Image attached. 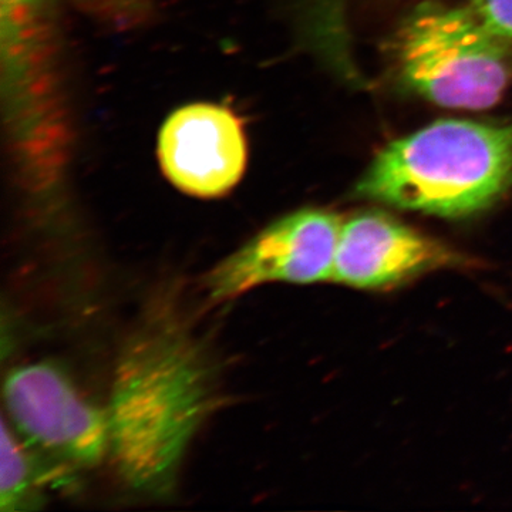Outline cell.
<instances>
[{"instance_id": "cell-1", "label": "cell", "mask_w": 512, "mask_h": 512, "mask_svg": "<svg viewBox=\"0 0 512 512\" xmlns=\"http://www.w3.org/2000/svg\"><path fill=\"white\" fill-rule=\"evenodd\" d=\"M204 355L181 330L156 326L126 346L109 406V454L133 490L163 494L212 403Z\"/></svg>"}, {"instance_id": "cell-2", "label": "cell", "mask_w": 512, "mask_h": 512, "mask_svg": "<svg viewBox=\"0 0 512 512\" xmlns=\"http://www.w3.org/2000/svg\"><path fill=\"white\" fill-rule=\"evenodd\" d=\"M512 187V123L440 120L390 141L357 180L355 197L461 218Z\"/></svg>"}, {"instance_id": "cell-3", "label": "cell", "mask_w": 512, "mask_h": 512, "mask_svg": "<svg viewBox=\"0 0 512 512\" xmlns=\"http://www.w3.org/2000/svg\"><path fill=\"white\" fill-rule=\"evenodd\" d=\"M53 0H0V92L6 147L35 194L62 187L72 124L60 70Z\"/></svg>"}, {"instance_id": "cell-4", "label": "cell", "mask_w": 512, "mask_h": 512, "mask_svg": "<svg viewBox=\"0 0 512 512\" xmlns=\"http://www.w3.org/2000/svg\"><path fill=\"white\" fill-rule=\"evenodd\" d=\"M512 43L463 5L423 3L394 30L389 56L400 82L453 110H487L511 82Z\"/></svg>"}, {"instance_id": "cell-5", "label": "cell", "mask_w": 512, "mask_h": 512, "mask_svg": "<svg viewBox=\"0 0 512 512\" xmlns=\"http://www.w3.org/2000/svg\"><path fill=\"white\" fill-rule=\"evenodd\" d=\"M343 218L303 208L269 224L205 278L212 302H224L266 284L332 281Z\"/></svg>"}, {"instance_id": "cell-6", "label": "cell", "mask_w": 512, "mask_h": 512, "mask_svg": "<svg viewBox=\"0 0 512 512\" xmlns=\"http://www.w3.org/2000/svg\"><path fill=\"white\" fill-rule=\"evenodd\" d=\"M3 397L20 434L59 460L92 467L109 454L106 410L84 399L59 367H18L6 377Z\"/></svg>"}, {"instance_id": "cell-7", "label": "cell", "mask_w": 512, "mask_h": 512, "mask_svg": "<svg viewBox=\"0 0 512 512\" xmlns=\"http://www.w3.org/2000/svg\"><path fill=\"white\" fill-rule=\"evenodd\" d=\"M157 156L177 190L204 200L220 198L237 187L247 170L244 124L224 104H187L165 119Z\"/></svg>"}, {"instance_id": "cell-8", "label": "cell", "mask_w": 512, "mask_h": 512, "mask_svg": "<svg viewBox=\"0 0 512 512\" xmlns=\"http://www.w3.org/2000/svg\"><path fill=\"white\" fill-rule=\"evenodd\" d=\"M470 259L379 211L343 220L332 281L359 289H389Z\"/></svg>"}, {"instance_id": "cell-9", "label": "cell", "mask_w": 512, "mask_h": 512, "mask_svg": "<svg viewBox=\"0 0 512 512\" xmlns=\"http://www.w3.org/2000/svg\"><path fill=\"white\" fill-rule=\"evenodd\" d=\"M39 476L22 443L2 426L0 451V508L3 512L23 510L35 500Z\"/></svg>"}, {"instance_id": "cell-10", "label": "cell", "mask_w": 512, "mask_h": 512, "mask_svg": "<svg viewBox=\"0 0 512 512\" xmlns=\"http://www.w3.org/2000/svg\"><path fill=\"white\" fill-rule=\"evenodd\" d=\"M466 5L495 35L512 43V0H467Z\"/></svg>"}, {"instance_id": "cell-11", "label": "cell", "mask_w": 512, "mask_h": 512, "mask_svg": "<svg viewBox=\"0 0 512 512\" xmlns=\"http://www.w3.org/2000/svg\"><path fill=\"white\" fill-rule=\"evenodd\" d=\"M83 6L114 22H131L147 9L148 0H79Z\"/></svg>"}]
</instances>
